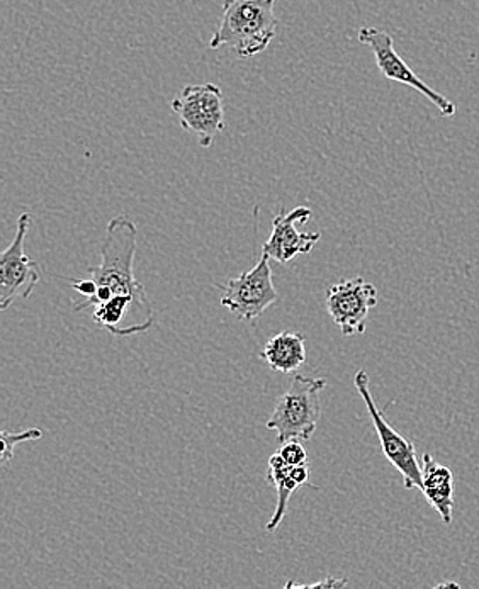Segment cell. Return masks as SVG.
<instances>
[{"label":"cell","instance_id":"obj_4","mask_svg":"<svg viewBox=\"0 0 479 589\" xmlns=\"http://www.w3.org/2000/svg\"><path fill=\"white\" fill-rule=\"evenodd\" d=\"M172 111L182 129L196 135L203 148L212 147L215 136L227 128L224 92L215 83L185 86L172 101Z\"/></svg>","mask_w":479,"mask_h":589},{"label":"cell","instance_id":"obj_13","mask_svg":"<svg viewBox=\"0 0 479 589\" xmlns=\"http://www.w3.org/2000/svg\"><path fill=\"white\" fill-rule=\"evenodd\" d=\"M289 464H286L277 452L269 458L267 483L276 488L277 503L276 511L272 513L271 522L265 526L267 532H274V530L280 529L284 517H286L290 496L299 488L298 483L289 476Z\"/></svg>","mask_w":479,"mask_h":589},{"label":"cell","instance_id":"obj_10","mask_svg":"<svg viewBox=\"0 0 479 589\" xmlns=\"http://www.w3.org/2000/svg\"><path fill=\"white\" fill-rule=\"evenodd\" d=\"M310 218V207H295L289 213L281 211L272 222L271 237L262 245V253L280 263H289L296 256L310 253L321 235L298 229V225H305Z\"/></svg>","mask_w":479,"mask_h":589},{"label":"cell","instance_id":"obj_6","mask_svg":"<svg viewBox=\"0 0 479 589\" xmlns=\"http://www.w3.org/2000/svg\"><path fill=\"white\" fill-rule=\"evenodd\" d=\"M271 259L262 253L261 259L250 271L230 279L227 284H219L224 291L221 306L230 309L238 319L252 321L264 315L277 301V291L272 281Z\"/></svg>","mask_w":479,"mask_h":589},{"label":"cell","instance_id":"obj_16","mask_svg":"<svg viewBox=\"0 0 479 589\" xmlns=\"http://www.w3.org/2000/svg\"><path fill=\"white\" fill-rule=\"evenodd\" d=\"M344 586H347V581L345 579H339V578H327L323 579V581L318 582H306V585H299V582H286V588H344Z\"/></svg>","mask_w":479,"mask_h":589},{"label":"cell","instance_id":"obj_15","mask_svg":"<svg viewBox=\"0 0 479 589\" xmlns=\"http://www.w3.org/2000/svg\"><path fill=\"white\" fill-rule=\"evenodd\" d=\"M277 454L284 458L289 466H303L308 464V452L303 448L301 440H287V442L281 443Z\"/></svg>","mask_w":479,"mask_h":589},{"label":"cell","instance_id":"obj_18","mask_svg":"<svg viewBox=\"0 0 479 589\" xmlns=\"http://www.w3.org/2000/svg\"><path fill=\"white\" fill-rule=\"evenodd\" d=\"M435 588H459V585H456V582H446V585H437Z\"/></svg>","mask_w":479,"mask_h":589},{"label":"cell","instance_id":"obj_17","mask_svg":"<svg viewBox=\"0 0 479 589\" xmlns=\"http://www.w3.org/2000/svg\"><path fill=\"white\" fill-rule=\"evenodd\" d=\"M289 476L298 483L299 488L301 486H313L310 485V471H308V464H303V466H290Z\"/></svg>","mask_w":479,"mask_h":589},{"label":"cell","instance_id":"obj_9","mask_svg":"<svg viewBox=\"0 0 479 589\" xmlns=\"http://www.w3.org/2000/svg\"><path fill=\"white\" fill-rule=\"evenodd\" d=\"M376 285L364 277L345 279L327 291V312L344 337L366 333L370 309L378 305Z\"/></svg>","mask_w":479,"mask_h":589},{"label":"cell","instance_id":"obj_8","mask_svg":"<svg viewBox=\"0 0 479 589\" xmlns=\"http://www.w3.org/2000/svg\"><path fill=\"white\" fill-rule=\"evenodd\" d=\"M31 214L23 213L18 219L15 237L0 256V309L5 312L15 299H27L39 282L38 263L26 253V237Z\"/></svg>","mask_w":479,"mask_h":589},{"label":"cell","instance_id":"obj_2","mask_svg":"<svg viewBox=\"0 0 479 589\" xmlns=\"http://www.w3.org/2000/svg\"><path fill=\"white\" fill-rule=\"evenodd\" d=\"M276 0H224L221 23L209 48L230 46L240 58L255 57L276 38Z\"/></svg>","mask_w":479,"mask_h":589},{"label":"cell","instance_id":"obj_1","mask_svg":"<svg viewBox=\"0 0 479 589\" xmlns=\"http://www.w3.org/2000/svg\"><path fill=\"white\" fill-rule=\"evenodd\" d=\"M138 229L126 216H116L107 225L106 237L101 245V263L91 269V279L95 291L91 297L73 303V312L106 303L114 296H133L144 303H150L144 284L133 274Z\"/></svg>","mask_w":479,"mask_h":589},{"label":"cell","instance_id":"obj_14","mask_svg":"<svg viewBox=\"0 0 479 589\" xmlns=\"http://www.w3.org/2000/svg\"><path fill=\"white\" fill-rule=\"evenodd\" d=\"M43 437L42 430L39 428H30L26 432L21 433H2V454L0 458L2 462H9L14 455V449L23 442H31V440H39Z\"/></svg>","mask_w":479,"mask_h":589},{"label":"cell","instance_id":"obj_12","mask_svg":"<svg viewBox=\"0 0 479 589\" xmlns=\"http://www.w3.org/2000/svg\"><path fill=\"white\" fill-rule=\"evenodd\" d=\"M261 356L272 371L293 374L306 362L305 337L293 331H281L269 338Z\"/></svg>","mask_w":479,"mask_h":589},{"label":"cell","instance_id":"obj_7","mask_svg":"<svg viewBox=\"0 0 479 589\" xmlns=\"http://www.w3.org/2000/svg\"><path fill=\"white\" fill-rule=\"evenodd\" d=\"M358 42L369 46L383 77L392 80V82H400L403 86L412 87L417 92L425 95L437 107L441 116L451 117L456 114V104L449 101L446 95L438 94L431 86H426L417 76L415 71L408 67L407 61L398 55L391 34L378 30V27H361L358 30Z\"/></svg>","mask_w":479,"mask_h":589},{"label":"cell","instance_id":"obj_11","mask_svg":"<svg viewBox=\"0 0 479 589\" xmlns=\"http://www.w3.org/2000/svg\"><path fill=\"white\" fill-rule=\"evenodd\" d=\"M420 491L426 501L437 511L442 522L449 525L453 522L454 483L453 471L444 464H438L431 454L422 455V488Z\"/></svg>","mask_w":479,"mask_h":589},{"label":"cell","instance_id":"obj_5","mask_svg":"<svg viewBox=\"0 0 479 589\" xmlns=\"http://www.w3.org/2000/svg\"><path fill=\"white\" fill-rule=\"evenodd\" d=\"M354 386L361 398L364 399L367 411L373 418L374 428L381 443L383 454L391 462V466L403 477V486L407 489L422 488V462L417 457V449L410 440L395 430L386 421L385 415L379 411L370 395L369 376L364 369L355 372Z\"/></svg>","mask_w":479,"mask_h":589},{"label":"cell","instance_id":"obj_3","mask_svg":"<svg viewBox=\"0 0 479 589\" xmlns=\"http://www.w3.org/2000/svg\"><path fill=\"white\" fill-rule=\"evenodd\" d=\"M327 387V380L296 374L289 389L277 398L274 411L267 421L269 430L277 433L280 443L287 440H310L317 432L321 417L320 393Z\"/></svg>","mask_w":479,"mask_h":589}]
</instances>
